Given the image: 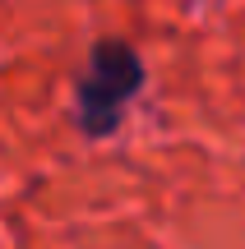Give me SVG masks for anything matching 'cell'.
<instances>
[{
  "instance_id": "1",
  "label": "cell",
  "mask_w": 245,
  "mask_h": 249,
  "mask_svg": "<svg viewBox=\"0 0 245 249\" xmlns=\"http://www.w3.org/2000/svg\"><path fill=\"white\" fill-rule=\"evenodd\" d=\"M139 88H144V65H139L134 46L130 42H97L88 74L79 83V124L93 139L111 134Z\"/></svg>"
}]
</instances>
